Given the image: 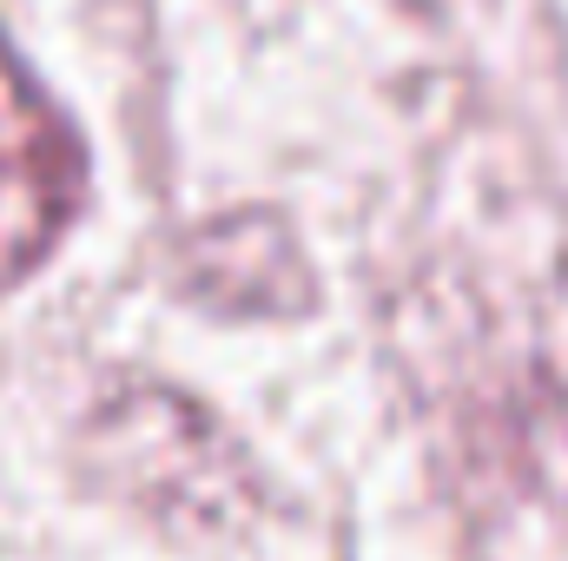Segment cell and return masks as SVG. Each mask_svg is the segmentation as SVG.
<instances>
[{"label":"cell","mask_w":568,"mask_h":561,"mask_svg":"<svg viewBox=\"0 0 568 561\" xmlns=\"http://www.w3.org/2000/svg\"><path fill=\"white\" fill-rule=\"evenodd\" d=\"M87 198V152L53 93L0 40V290L20 284L73 225Z\"/></svg>","instance_id":"cell-1"}]
</instances>
